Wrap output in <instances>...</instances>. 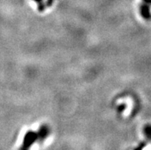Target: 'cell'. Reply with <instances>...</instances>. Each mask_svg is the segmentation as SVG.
<instances>
[{"label": "cell", "mask_w": 151, "mask_h": 150, "mask_svg": "<svg viewBox=\"0 0 151 150\" xmlns=\"http://www.w3.org/2000/svg\"><path fill=\"white\" fill-rule=\"evenodd\" d=\"M140 11L142 17L145 19H151V12L150 8L148 4L144 3L142 4L140 7Z\"/></svg>", "instance_id": "obj_1"}, {"label": "cell", "mask_w": 151, "mask_h": 150, "mask_svg": "<svg viewBox=\"0 0 151 150\" xmlns=\"http://www.w3.org/2000/svg\"><path fill=\"white\" fill-rule=\"evenodd\" d=\"M144 2L148 5H151V0H144Z\"/></svg>", "instance_id": "obj_3"}, {"label": "cell", "mask_w": 151, "mask_h": 150, "mask_svg": "<svg viewBox=\"0 0 151 150\" xmlns=\"http://www.w3.org/2000/svg\"><path fill=\"white\" fill-rule=\"evenodd\" d=\"M144 134L147 139H151V125H147L144 128Z\"/></svg>", "instance_id": "obj_2"}, {"label": "cell", "mask_w": 151, "mask_h": 150, "mask_svg": "<svg viewBox=\"0 0 151 150\" xmlns=\"http://www.w3.org/2000/svg\"><path fill=\"white\" fill-rule=\"evenodd\" d=\"M36 1H40V0H36Z\"/></svg>", "instance_id": "obj_4"}]
</instances>
